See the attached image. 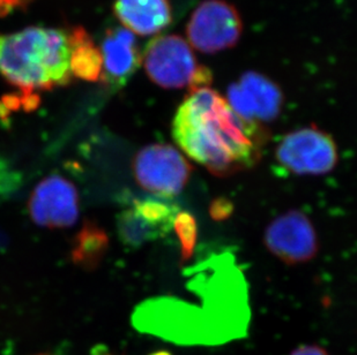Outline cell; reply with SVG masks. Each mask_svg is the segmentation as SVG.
<instances>
[{"label":"cell","mask_w":357,"mask_h":355,"mask_svg":"<svg viewBox=\"0 0 357 355\" xmlns=\"http://www.w3.org/2000/svg\"><path fill=\"white\" fill-rule=\"evenodd\" d=\"M178 147L218 177L250 170L261 159L266 129L234 110L212 88L190 91L172 121Z\"/></svg>","instance_id":"cell-1"},{"label":"cell","mask_w":357,"mask_h":355,"mask_svg":"<svg viewBox=\"0 0 357 355\" xmlns=\"http://www.w3.org/2000/svg\"><path fill=\"white\" fill-rule=\"evenodd\" d=\"M0 75L28 96L71 81L68 33L29 27L0 35Z\"/></svg>","instance_id":"cell-2"},{"label":"cell","mask_w":357,"mask_h":355,"mask_svg":"<svg viewBox=\"0 0 357 355\" xmlns=\"http://www.w3.org/2000/svg\"><path fill=\"white\" fill-rule=\"evenodd\" d=\"M149 79L165 89L190 91L208 87L211 72L197 61L188 40L178 35H163L151 40L142 54Z\"/></svg>","instance_id":"cell-3"},{"label":"cell","mask_w":357,"mask_h":355,"mask_svg":"<svg viewBox=\"0 0 357 355\" xmlns=\"http://www.w3.org/2000/svg\"><path fill=\"white\" fill-rule=\"evenodd\" d=\"M275 161L283 175H324L335 168L339 155L333 138L310 126L284 135L275 149Z\"/></svg>","instance_id":"cell-4"},{"label":"cell","mask_w":357,"mask_h":355,"mask_svg":"<svg viewBox=\"0 0 357 355\" xmlns=\"http://www.w3.org/2000/svg\"><path fill=\"white\" fill-rule=\"evenodd\" d=\"M243 22L236 8L225 0H205L193 10L186 26L188 42L195 50L213 54L235 47Z\"/></svg>","instance_id":"cell-5"},{"label":"cell","mask_w":357,"mask_h":355,"mask_svg":"<svg viewBox=\"0 0 357 355\" xmlns=\"http://www.w3.org/2000/svg\"><path fill=\"white\" fill-rule=\"evenodd\" d=\"M192 166L176 148L169 144H151L139 151L135 175L146 191L170 198L184 189Z\"/></svg>","instance_id":"cell-6"},{"label":"cell","mask_w":357,"mask_h":355,"mask_svg":"<svg viewBox=\"0 0 357 355\" xmlns=\"http://www.w3.org/2000/svg\"><path fill=\"white\" fill-rule=\"evenodd\" d=\"M178 214V205L169 198L137 200L119 214V239L131 248L155 242L172 231Z\"/></svg>","instance_id":"cell-7"},{"label":"cell","mask_w":357,"mask_h":355,"mask_svg":"<svg viewBox=\"0 0 357 355\" xmlns=\"http://www.w3.org/2000/svg\"><path fill=\"white\" fill-rule=\"evenodd\" d=\"M264 240L267 249L286 265H302L318 253L314 225L300 210H289L271 221Z\"/></svg>","instance_id":"cell-8"},{"label":"cell","mask_w":357,"mask_h":355,"mask_svg":"<svg viewBox=\"0 0 357 355\" xmlns=\"http://www.w3.org/2000/svg\"><path fill=\"white\" fill-rule=\"evenodd\" d=\"M234 110L248 120L258 124L275 119L282 109L283 96L277 84L261 74L249 72L228 89Z\"/></svg>","instance_id":"cell-9"},{"label":"cell","mask_w":357,"mask_h":355,"mask_svg":"<svg viewBox=\"0 0 357 355\" xmlns=\"http://www.w3.org/2000/svg\"><path fill=\"white\" fill-rule=\"evenodd\" d=\"M29 212L36 224L68 228L78 218V193L64 178H47L35 188L29 201Z\"/></svg>","instance_id":"cell-10"},{"label":"cell","mask_w":357,"mask_h":355,"mask_svg":"<svg viewBox=\"0 0 357 355\" xmlns=\"http://www.w3.org/2000/svg\"><path fill=\"white\" fill-rule=\"evenodd\" d=\"M101 54V81L116 89L124 87L142 65V56L135 34L125 28L107 31L102 42Z\"/></svg>","instance_id":"cell-11"},{"label":"cell","mask_w":357,"mask_h":355,"mask_svg":"<svg viewBox=\"0 0 357 355\" xmlns=\"http://www.w3.org/2000/svg\"><path fill=\"white\" fill-rule=\"evenodd\" d=\"M114 10L125 29L140 36L159 34L172 21L170 0H116Z\"/></svg>","instance_id":"cell-12"},{"label":"cell","mask_w":357,"mask_h":355,"mask_svg":"<svg viewBox=\"0 0 357 355\" xmlns=\"http://www.w3.org/2000/svg\"><path fill=\"white\" fill-rule=\"evenodd\" d=\"M71 47L72 77L89 82L101 81L103 59L101 49L91 40L82 27H75L68 33Z\"/></svg>","instance_id":"cell-13"},{"label":"cell","mask_w":357,"mask_h":355,"mask_svg":"<svg viewBox=\"0 0 357 355\" xmlns=\"http://www.w3.org/2000/svg\"><path fill=\"white\" fill-rule=\"evenodd\" d=\"M108 247L107 233L98 225L86 223L72 247V260L82 268H95L105 256Z\"/></svg>","instance_id":"cell-14"},{"label":"cell","mask_w":357,"mask_h":355,"mask_svg":"<svg viewBox=\"0 0 357 355\" xmlns=\"http://www.w3.org/2000/svg\"><path fill=\"white\" fill-rule=\"evenodd\" d=\"M175 228L181 245L184 260L192 256L197 240V223L189 212H179L175 221Z\"/></svg>","instance_id":"cell-15"},{"label":"cell","mask_w":357,"mask_h":355,"mask_svg":"<svg viewBox=\"0 0 357 355\" xmlns=\"http://www.w3.org/2000/svg\"><path fill=\"white\" fill-rule=\"evenodd\" d=\"M17 181V173L8 168L6 161L0 159V193H5L15 187Z\"/></svg>","instance_id":"cell-16"},{"label":"cell","mask_w":357,"mask_h":355,"mask_svg":"<svg viewBox=\"0 0 357 355\" xmlns=\"http://www.w3.org/2000/svg\"><path fill=\"white\" fill-rule=\"evenodd\" d=\"M231 210H233V205H230L229 201L219 198V200L213 202L212 207H211V214H212L214 219L221 221V219L229 217Z\"/></svg>","instance_id":"cell-17"},{"label":"cell","mask_w":357,"mask_h":355,"mask_svg":"<svg viewBox=\"0 0 357 355\" xmlns=\"http://www.w3.org/2000/svg\"><path fill=\"white\" fill-rule=\"evenodd\" d=\"M33 0H0V17L27 6Z\"/></svg>","instance_id":"cell-18"},{"label":"cell","mask_w":357,"mask_h":355,"mask_svg":"<svg viewBox=\"0 0 357 355\" xmlns=\"http://www.w3.org/2000/svg\"><path fill=\"white\" fill-rule=\"evenodd\" d=\"M290 355H328V353L317 345H302L294 349Z\"/></svg>","instance_id":"cell-19"},{"label":"cell","mask_w":357,"mask_h":355,"mask_svg":"<svg viewBox=\"0 0 357 355\" xmlns=\"http://www.w3.org/2000/svg\"><path fill=\"white\" fill-rule=\"evenodd\" d=\"M40 355H49V354H40Z\"/></svg>","instance_id":"cell-20"}]
</instances>
